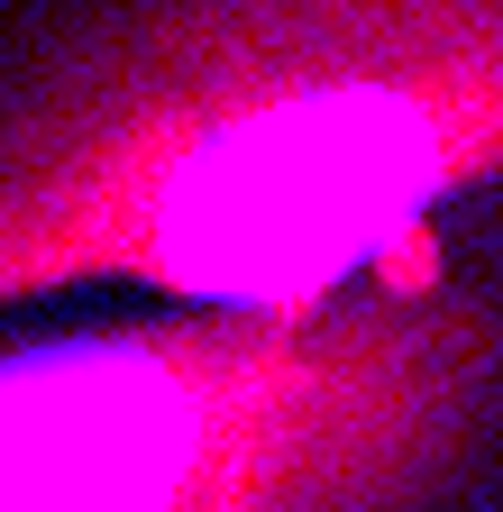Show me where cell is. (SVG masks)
<instances>
[{"label": "cell", "mask_w": 503, "mask_h": 512, "mask_svg": "<svg viewBox=\"0 0 503 512\" xmlns=\"http://www.w3.org/2000/svg\"><path fill=\"white\" fill-rule=\"evenodd\" d=\"M503 183V0H0V311L321 293Z\"/></svg>", "instance_id": "6da1fadb"}, {"label": "cell", "mask_w": 503, "mask_h": 512, "mask_svg": "<svg viewBox=\"0 0 503 512\" xmlns=\"http://www.w3.org/2000/svg\"><path fill=\"white\" fill-rule=\"evenodd\" d=\"M0 512H503V183L321 293L0 311Z\"/></svg>", "instance_id": "7a4b0ae2"}]
</instances>
